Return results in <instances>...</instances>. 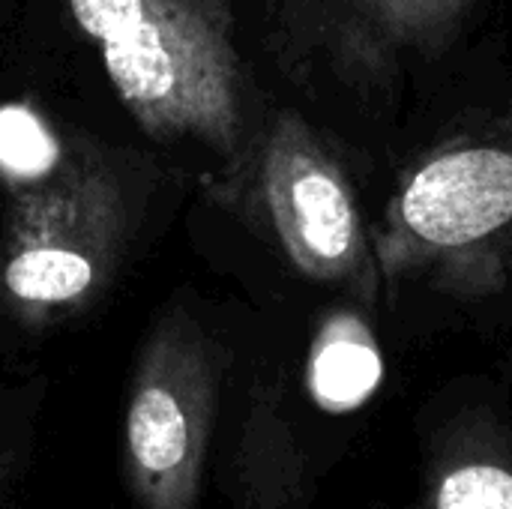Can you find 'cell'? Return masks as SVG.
<instances>
[{
  "mask_svg": "<svg viewBox=\"0 0 512 509\" xmlns=\"http://www.w3.org/2000/svg\"><path fill=\"white\" fill-rule=\"evenodd\" d=\"M108 81L156 141L234 159L246 135L243 69L228 0H66Z\"/></svg>",
  "mask_w": 512,
  "mask_h": 509,
  "instance_id": "6da1fadb",
  "label": "cell"
},
{
  "mask_svg": "<svg viewBox=\"0 0 512 509\" xmlns=\"http://www.w3.org/2000/svg\"><path fill=\"white\" fill-rule=\"evenodd\" d=\"M372 252L384 285L429 279L471 300L501 294L512 255L510 141H468L426 156L390 198Z\"/></svg>",
  "mask_w": 512,
  "mask_h": 509,
  "instance_id": "7a4b0ae2",
  "label": "cell"
},
{
  "mask_svg": "<svg viewBox=\"0 0 512 509\" xmlns=\"http://www.w3.org/2000/svg\"><path fill=\"white\" fill-rule=\"evenodd\" d=\"M228 363L186 309L165 312L144 336L117 429V474L132 509H201Z\"/></svg>",
  "mask_w": 512,
  "mask_h": 509,
  "instance_id": "3957f363",
  "label": "cell"
},
{
  "mask_svg": "<svg viewBox=\"0 0 512 509\" xmlns=\"http://www.w3.org/2000/svg\"><path fill=\"white\" fill-rule=\"evenodd\" d=\"M126 228L123 186L93 153L15 192L0 240V297L15 324L42 333L87 312L117 270Z\"/></svg>",
  "mask_w": 512,
  "mask_h": 509,
  "instance_id": "277c9868",
  "label": "cell"
},
{
  "mask_svg": "<svg viewBox=\"0 0 512 509\" xmlns=\"http://www.w3.org/2000/svg\"><path fill=\"white\" fill-rule=\"evenodd\" d=\"M255 198L294 270L375 306L384 282L351 180L294 111H279L258 147Z\"/></svg>",
  "mask_w": 512,
  "mask_h": 509,
  "instance_id": "5b68a950",
  "label": "cell"
},
{
  "mask_svg": "<svg viewBox=\"0 0 512 509\" xmlns=\"http://www.w3.org/2000/svg\"><path fill=\"white\" fill-rule=\"evenodd\" d=\"M219 471L231 509H300L306 504L312 489L309 456L276 387L258 384L249 393Z\"/></svg>",
  "mask_w": 512,
  "mask_h": 509,
  "instance_id": "8992f818",
  "label": "cell"
},
{
  "mask_svg": "<svg viewBox=\"0 0 512 509\" xmlns=\"http://www.w3.org/2000/svg\"><path fill=\"white\" fill-rule=\"evenodd\" d=\"M417 509H512V429L465 408L435 429Z\"/></svg>",
  "mask_w": 512,
  "mask_h": 509,
  "instance_id": "52a82bcc",
  "label": "cell"
},
{
  "mask_svg": "<svg viewBox=\"0 0 512 509\" xmlns=\"http://www.w3.org/2000/svg\"><path fill=\"white\" fill-rule=\"evenodd\" d=\"M471 0H342L336 18L339 57L369 75L432 57L459 30Z\"/></svg>",
  "mask_w": 512,
  "mask_h": 509,
  "instance_id": "ba28073f",
  "label": "cell"
},
{
  "mask_svg": "<svg viewBox=\"0 0 512 509\" xmlns=\"http://www.w3.org/2000/svg\"><path fill=\"white\" fill-rule=\"evenodd\" d=\"M381 378V354L369 324L351 312L333 315L312 348L309 387L327 408L360 405Z\"/></svg>",
  "mask_w": 512,
  "mask_h": 509,
  "instance_id": "9c48e42d",
  "label": "cell"
},
{
  "mask_svg": "<svg viewBox=\"0 0 512 509\" xmlns=\"http://www.w3.org/2000/svg\"><path fill=\"white\" fill-rule=\"evenodd\" d=\"M42 402V381H30L0 396V509H18L33 474Z\"/></svg>",
  "mask_w": 512,
  "mask_h": 509,
  "instance_id": "30bf717a",
  "label": "cell"
},
{
  "mask_svg": "<svg viewBox=\"0 0 512 509\" xmlns=\"http://www.w3.org/2000/svg\"><path fill=\"white\" fill-rule=\"evenodd\" d=\"M495 132H498V138H504V141H510L512 144V105L495 120V126H492Z\"/></svg>",
  "mask_w": 512,
  "mask_h": 509,
  "instance_id": "8fae6325",
  "label": "cell"
}]
</instances>
